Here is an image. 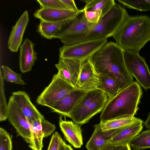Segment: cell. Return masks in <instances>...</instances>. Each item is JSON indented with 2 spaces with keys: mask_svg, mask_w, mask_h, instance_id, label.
<instances>
[{
  "mask_svg": "<svg viewBox=\"0 0 150 150\" xmlns=\"http://www.w3.org/2000/svg\"><path fill=\"white\" fill-rule=\"evenodd\" d=\"M124 6L141 11L150 10V3L149 0H117Z\"/></svg>",
  "mask_w": 150,
  "mask_h": 150,
  "instance_id": "f1b7e54d",
  "label": "cell"
},
{
  "mask_svg": "<svg viewBox=\"0 0 150 150\" xmlns=\"http://www.w3.org/2000/svg\"><path fill=\"white\" fill-rule=\"evenodd\" d=\"M108 100V96L101 91L95 89L86 91L69 117L79 125L84 124L102 112Z\"/></svg>",
  "mask_w": 150,
  "mask_h": 150,
  "instance_id": "5b68a950",
  "label": "cell"
},
{
  "mask_svg": "<svg viewBox=\"0 0 150 150\" xmlns=\"http://www.w3.org/2000/svg\"><path fill=\"white\" fill-rule=\"evenodd\" d=\"M63 140L57 132L52 134L47 150H58Z\"/></svg>",
  "mask_w": 150,
  "mask_h": 150,
  "instance_id": "d6a6232c",
  "label": "cell"
},
{
  "mask_svg": "<svg viewBox=\"0 0 150 150\" xmlns=\"http://www.w3.org/2000/svg\"><path fill=\"white\" fill-rule=\"evenodd\" d=\"M142 95L140 85L134 81L108 101L101 112L100 123L119 117L134 116Z\"/></svg>",
  "mask_w": 150,
  "mask_h": 150,
  "instance_id": "3957f363",
  "label": "cell"
},
{
  "mask_svg": "<svg viewBox=\"0 0 150 150\" xmlns=\"http://www.w3.org/2000/svg\"><path fill=\"white\" fill-rule=\"evenodd\" d=\"M90 59L98 74H104L114 79L122 90L134 82L125 64L124 50L115 42H107Z\"/></svg>",
  "mask_w": 150,
  "mask_h": 150,
  "instance_id": "6da1fadb",
  "label": "cell"
},
{
  "mask_svg": "<svg viewBox=\"0 0 150 150\" xmlns=\"http://www.w3.org/2000/svg\"><path fill=\"white\" fill-rule=\"evenodd\" d=\"M99 150H131L130 146L106 143L102 146Z\"/></svg>",
  "mask_w": 150,
  "mask_h": 150,
  "instance_id": "836d02e7",
  "label": "cell"
},
{
  "mask_svg": "<svg viewBox=\"0 0 150 150\" xmlns=\"http://www.w3.org/2000/svg\"><path fill=\"white\" fill-rule=\"evenodd\" d=\"M8 118L15 129L17 135L28 143L31 138V126L27 117L15 102L12 96L8 103Z\"/></svg>",
  "mask_w": 150,
  "mask_h": 150,
  "instance_id": "9c48e42d",
  "label": "cell"
},
{
  "mask_svg": "<svg viewBox=\"0 0 150 150\" xmlns=\"http://www.w3.org/2000/svg\"><path fill=\"white\" fill-rule=\"evenodd\" d=\"M73 19L55 22H46L40 20L37 31L43 37L51 39Z\"/></svg>",
  "mask_w": 150,
  "mask_h": 150,
  "instance_id": "7402d4cb",
  "label": "cell"
},
{
  "mask_svg": "<svg viewBox=\"0 0 150 150\" xmlns=\"http://www.w3.org/2000/svg\"><path fill=\"white\" fill-rule=\"evenodd\" d=\"M38 119L30 124L31 138L28 143L29 147L32 150H42L44 134L41 124V120Z\"/></svg>",
  "mask_w": 150,
  "mask_h": 150,
  "instance_id": "cb8c5ba5",
  "label": "cell"
},
{
  "mask_svg": "<svg viewBox=\"0 0 150 150\" xmlns=\"http://www.w3.org/2000/svg\"><path fill=\"white\" fill-rule=\"evenodd\" d=\"M124 50L139 53L150 41V18L145 16H127L112 36Z\"/></svg>",
  "mask_w": 150,
  "mask_h": 150,
  "instance_id": "7a4b0ae2",
  "label": "cell"
},
{
  "mask_svg": "<svg viewBox=\"0 0 150 150\" xmlns=\"http://www.w3.org/2000/svg\"><path fill=\"white\" fill-rule=\"evenodd\" d=\"M107 42V39L90 41L69 45H64L59 49L60 58L83 61L90 57Z\"/></svg>",
  "mask_w": 150,
  "mask_h": 150,
  "instance_id": "52a82bcc",
  "label": "cell"
},
{
  "mask_svg": "<svg viewBox=\"0 0 150 150\" xmlns=\"http://www.w3.org/2000/svg\"><path fill=\"white\" fill-rule=\"evenodd\" d=\"M76 88L56 74L38 97L36 101L38 104L49 108Z\"/></svg>",
  "mask_w": 150,
  "mask_h": 150,
  "instance_id": "8992f818",
  "label": "cell"
},
{
  "mask_svg": "<svg viewBox=\"0 0 150 150\" xmlns=\"http://www.w3.org/2000/svg\"><path fill=\"white\" fill-rule=\"evenodd\" d=\"M86 3L83 10L99 13L102 18L115 4L114 0H81Z\"/></svg>",
  "mask_w": 150,
  "mask_h": 150,
  "instance_id": "603a6c76",
  "label": "cell"
},
{
  "mask_svg": "<svg viewBox=\"0 0 150 150\" xmlns=\"http://www.w3.org/2000/svg\"><path fill=\"white\" fill-rule=\"evenodd\" d=\"M41 8L70 10L61 0H37ZM71 11V10H70Z\"/></svg>",
  "mask_w": 150,
  "mask_h": 150,
  "instance_id": "f546056e",
  "label": "cell"
},
{
  "mask_svg": "<svg viewBox=\"0 0 150 150\" xmlns=\"http://www.w3.org/2000/svg\"><path fill=\"white\" fill-rule=\"evenodd\" d=\"M67 150H74L69 145H67Z\"/></svg>",
  "mask_w": 150,
  "mask_h": 150,
  "instance_id": "f35d334b",
  "label": "cell"
},
{
  "mask_svg": "<svg viewBox=\"0 0 150 150\" xmlns=\"http://www.w3.org/2000/svg\"><path fill=\"white\" fill-rule=\"evenodd\" d=\"M34 44L25 38L20 46L19 66L22 73L30 71L37 59V53L34 49Z\"/></svg>",
  "mask_w": 150,
  "mask_h": 150,
  "instance_id": "ac0fdd59",
  "label": "cell"
},
{
  "mask_svg": "<svg viewBox=\"0 0 150 150\" xmlns=\"http://www.w3.org/2000/svg\"><path fill=\"white\" fill-rule=\"evenodd\" d=\"M128 15L125 9L116 3L98 23L84 34L61 41L64 45H69L90 41L107 39L112 36Z\"/></svg>",
  "mask_w": 150,
  "mask_h": 150,
  "instance_id": "277c9868",
  "label": "cell"
},
{
  "mask_svg": "<svg viewBox=\"0 0 150 150\" xmlns=\"http://www.w3.org/2000/svg\"><path fill=\"white\" fill-rule=\"evenodd\" d=\"M12 137L4 129L0 128V150H12Z\"/></svg>",
  "mask_w": 150,
  "mask_h": 150,
  "instance_id": "4dcf8cb0",
  "label": "cell"
},
{
  "mask_svg": "<svg viewBox=\"0 0 150 150\" xmlns=\"http://www.w3.org/2000/svg\"><path fill=\"white\" fill-rule=\"evenodd\" d=\"M67 144L62 140L60 144L58 150H67Z\"/></svg>",
  "mask_w": 150,
  "mask_h": 150,
  "instance_id": "8d00e7d4",
  "label": "cell"
},
{
  "mask_svg": "<svg viewBox=\"0 0 150 150\" xmlns=\"http://www.w3.org/2000/svg\"><path fill=\"white\" fill-rule=\"evenodd\" d=\"M127 68L137 82L146 91L150 89V71L145 59L139 53L124 50Z\"/></svg>",
  "mask_w": 150,
  "mask_h": 150,
  "instance_id": "ba28073f",
  "label": "cell"
},
{
  "mask_svg": "<svg viewBox=\"0 0 150 150\" xmlns=\"http://www.w3.org/2000/svg\"><path fill=\"white\" fill-rule=\"evenodd\" d=\"M41 124L44 137L51 135L55 130V125L45 118L41 120Z\"/></svg>",
  "mask_w": 150,
  "mask_h": 150,
  "instance_id": "1f68e13d",
  "label": "cell"
},
{
  "mask_svg": "<svg viewBox=\"0 0 150 150\" xmlns=\"http://www.w3.org/2000/svg\"><path fill=\"white\" fill-rule=\"evenodd\" d=\"M82 61L60 58L55 65L57 75L73 87L77 88V83Z\"/></svg>",
  "mask_w": 150,
  "mask_h": 150,
  "instance_id": "8fae6325",
  "label": "cell"
},
{
  "mask_svg": "<svg viewBox=\"0 0 150 150\" xmlns=\"http://www.w3.org/2000/svg\"><path fill=\"white\" fill-rule=\"evenodd\" d=\"M95 24L88 21L84 11L64 26L53 38L62 41L81 35L89 30Z\"/></svg>",
  "mask_w": 150,
  "mask_h": 150,
  "instance_id": "30bf717a",
  "label": "cell"
},
{
  "mask_svg": "<svg viewBox=\"0 0 150 150\" xmlns=\"http://www.w3.org/2000/svg\"><path fill=\"white\" fill-rule=\"evenodd\" d=\"M1 70L3 79L6 81L21 85L26 84L21 74L13 71L8 66L2 65Z\"/></svg>",
  "mask_w": 150,
  "mask_h": 150,
  "instance_id": "4316f807",
  "label": "cell"
},
{
  "mask_svg": "<svg viewBox=\"0 0 150 150\" xmlns=\"http://www.w3.org/2000/svg\"><path fill=\"white\" fill-rule=\"evenodd\" d=\"M143 123V121L139 119L130 124L122 127L119 131L107 143L130 145L132 140L140 133L142 129Z\"/></svg>",
  "mask_w": 150,
  "mask_h": 150,
  "instance_id": "9a60e30c",
  "label": "cell"
},
{
  "mask_svg": "<svg viewBox=\"0 0 150 150\" xmlns=\"http://www.w3.org/2000/svg\"><path fill=\"white\" fill-rule=\"evenodd\" d=\"M11 96L30 123L36 120L45 118L32 103L26 92L22 91L14 92Z\"/></svg>",
  "mask_w": 150,
  "mask_h": 150,
  "instance_id": "5bb4252c",
  "label": "cell"
},
{
  "mask_svg": "<svg viewBox=\"0 0 150 150\" xmlns=\"http://www.w3.org/2000/svg\"><path fill=\"white\" fill-rule=\"evenodd\" d=\"M59 125L67 141L74 148H80L83 144L81 126L72 121L63 120L61 118Z\"/></svg>",
  "mask_w": 150,
  "mask_h": 150,
  "instance_id": "d6986e66",
  "label": "cell"
},
{
  "mask_svg": "<svg viewBox=\"0 0 150 150\" xmlns=\"http://www.w3.org/2000/svg\"><path fill=\"white\" fill-rule=\"evenodd\" d=\"M61 1L71 11L77 12H84L83 9L79 10L77 8L73 0H61Z\"/></svg>",
  "mask_w": 150,
  "mask_h": 150,
  "instance_id": "d590c367",
  "label": "cell"
},
{
  "mask_svg": "<svg viewBox=\"0 0 150 150\" xmlns=\"http://www.w3.org/2000/svg\"><path fill=\"white\" fill-rule=\"evenodd\" d=\"M29 21L28 12L26 10L12 27L8 42V47L12 52L18 51L21 44L23 34Z\"/></svg>",
  "mask_w": 150,
  "mask_h": 150,
  "instance_id": "e0dca14e",
  "label": "cell"
},
{
  "mask_svg": "<svg viewBox=\"0 0 150 150\" xmlns=\"http://www.w3.org/2000/svg\"><path fill=\"white\" fill-rule=\"evenodd\" d=\"M82 13L68 10L41 8L36 11L33 15L40 20L55 22L73 19Z\"/></svg>",
  "mask_w": 150,
  "mask_h": 150,
  "instance_id": "2e32d148",
  "label": "cell"
},
{
  "mask_svg": "<svg viewBox=\"0 0 150 150\" xmlns=\"http://www.w3.org/2000/svg\"><path fill=\"white\" fill-rule=\"evenodd\" d=\"M140 118L131 117H122L108 121L101 124L100 127L103 130L118 129L124 127L139 120Z\"/></svg>",
  "mask_w": 150,
  "mask_h": 150,
  "instance_id": "d4e9b609",
  "label": "cell"
},
{
  "mask_svg": "<svg viewBox=\"0 0 150 150\" xmlns=\"http://www.w3.org/2000/svg\"><path fill=\"white\" fill-rule=\"evenodd\" d=\"M133 150L150 148V129L143 131L132 140L130 144Z\"/></svg>",
  "mask_w": 150,
  "mask_h": 150,
  "instance_id": "484cf974",
  "label": "cell"
},
{
  "mask_svg": "<svg viewBox=\"0 0 150 150\" xmlns=\"http://www.w3.org/2000/svg\"><path fill=\"white\" fill-rule=\"evenodd\" d=\"M4 79L1 69L0 73V121H5L8 118V105L4 88Z\"/></svg>",
  "mask_w": 150,
  "mask_h": 150,
  "instance_id": "83f0119b",
  "label": "cell"
},
{
  "mask_svg": "<svg viewBox=\"0 0 150 150\" xmlns=\"http://www.w3.org/2000/svg\"><path fill=\"white\" fill-rule=\"evenodd\" d=\"M86 92L83 90L76 88L49 108L53 112L69 117L70 113Z\"/></svg>",
  "mask_w": 150,
  "mask_h": 150,
  "instance_id": "4fadbf2b",
  "label": "cell"
},
{
  "mask_svg": "<svg viewBox=\"0 0 150 150\" xmlns=\"http://www.w3.org/2000/svg\"><path fill=\"white\" fill-rule=\"evenodd\" d=\"M96 89L105 93L108 97V100L113 98L122 90L115 79L101 74H98V81Z\"/></svg>",
  "mask_w": 150,
  "mask_h": 150,
  "instance_id": "44dd1931",
  "label": "cell"
},
{
  "mask_svg": "<svg viewBox=\"0 0 150 150\" xmlns=\"http://www.w3.org/2000/svg\"><path fill=\"white\" fill-rule=\"evenodd\" d=\"M94 126V132L86 145V147L88 150H99L122 128L103 130L101 128L100 123L96 124Z\"/></svg>",
  "mask_w": 150,
  "mask_h": 150,
  "instance_id": "ffe728a7",
  "label": "cell"
},
{
  "mask_svg": "<svg viewBox=\"0 0 150 150\" xmlns=\"http://www.w3.org/2000/svg\"><path fill=\"white\" fill-rule=\"evenodd\" d=\"M98 74L90 58L82 61L77 83V88L86 91L96 89Z\"/></svg>",
  "mask_w": 150,
  "mask_h": 150,
  "instance_id": "7c38bea8",
  "label": "cell"
},
{
  "mask_svg": "<svg viewBox=\"0 0 150 150\" xmlns=\"http://www.w3.org/2000/svg\"><path fill=\"white\" fill-rule=\"evenodd\" d=\"M84 13L86 19L91 23H96L102 18L101 14L97 12L86 11Z\"/></svg>",
  "mask_w": 150,
  "mask_h": 150,
  "instance_id": "e575fe53",
  "label": "cell"
},
{
  "mask_svg": "<svg viewBox=\"0 0 150 150\" xmlns=\"http://www.w3.org/2000/svg\"><path fill=\"white\" fill-rule=\"evenodd\" d=\"M146 128L150 129V112L149 113L146 121L144 123Z\"/></svg>",
  "mask_w": 150,
  "mask_h": 150,
  "instance_id": "74e56055",
  "label": "cell"
}]
</instances>
